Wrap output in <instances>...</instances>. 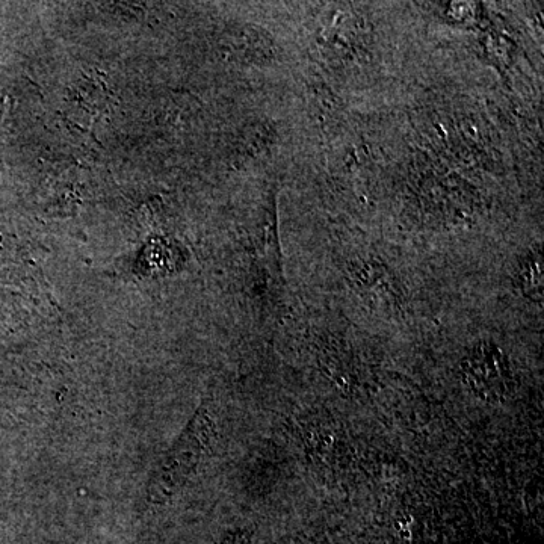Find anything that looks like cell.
Wrapping results in <instances>:
<instances>
[{
    "mask_svg": "<svg viewBox=\"0 0 544 544\" xmlns=\"http://www.w3.org/2000/svg\"><path fill=\"white\" fill-rule=\"evenodd\" d=\"M214 439V422L206 410H200L153 473L150 501L164 502L176 495L208 457Z\"/></svg>",
    "mask_w": 544,
    "mask_h": 544,
    "instance_id": "6da1fadb",
    "label": "cell"
},
{
    "mask_svg": "<svg viewBox=\"0 0 544 544\" xmlns=\"http://www.w3.org/2000/svg\"><path fill=\"white\" fill-rule=\"evenodd\" d=\"M460 372L467 389L487 402L505 401L519 386L513 360L490 342H481L467 351Z\"/></svg>",
    "mask_w": 544,
    "mask_h": 544,
    "instance_id": "7a4b0ae2",
    "label": "cell"
},
{
    "mask_svg": "<svg viewBox=\"0 0 544 544\" xmlns=\"http://www.w3.org/2000/svg\"><path fill=\"white\" fill-rule=\"evenodd\" d=\"M229 44L233 53L245 61H268L276 55V47L271 37L253 26L235 29L230 35Z\"/></svg>",
    "mask_w": 544,
    "mask_h": 544,
    "instance_id": "3957f363",
    "label": "cell"
},
{
    "mask_svg": "<svg viewBox=\"0 0 544 544\" xmlns=\"http://www.w3.org/2000/svg\"><path fill=\"white\" fill-rule=\"evenodd\" d=\"M519 282L526 297L540 300L543 295V263H541L540 253L532 254L522 263Z\"/></svg>",
    "mask_w": 544,
    "mask_h": 544,
    "instance_id": "277c9868",
    "label": "cell"
}]
</instances>
